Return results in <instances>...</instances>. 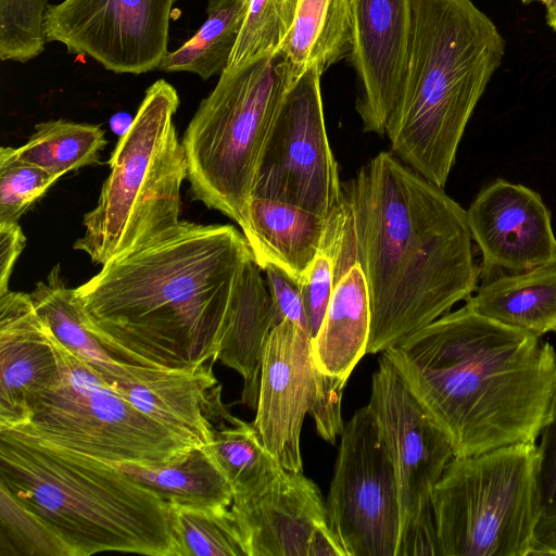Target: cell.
Instances as JSON below:
<instances>
[{"label": "cell", "instance_id": "obj_1", "mask_svg": "<svg viewBox=\"0 0 556 556\" xmlns=\"http://www.w3.org/2000/svg\"><path fill=\"white\" fill-rule=\"evenodd\" d=\"M321 249L334 278L357 262L370 303L367 353H382L467 301L478 288L465 211L393 153L342 185Z\"/></svg>", "mask_w": 556, "mask_h": 556}, {"label": "cell", "instance_id": "obj_2", "mask_svg": "<svg viewBox=\"0 0 556 556\" xmlns=\"http://www.w3.org/2000/svg\"><path fill=\"white\" fill-rule=\"evenodd\" d=\"M250 244L232 225L181 220L75 288L88 328L128 366L189 370L215 362Z\"/></svg>", "mask_w": 556, "mask_h": 556}, {"label": "cell", "instance_id": "obj_3", "mask_svg": "<svg viewBox=\"0 0 556 556\" xmlns=\"http://www.w3.org/2000/svg\"><path fill=\"white\" fill-rule=\"evenodd\" d=\"M382 354L455 456L535 443L540 437L556 380L549 342L466 303Z\"/></svg>", "mask_w": 556, "mask_h": 556}, {"label": "cell", "instance_id": "obj_4", "mask_svg": "<svg viewBox=\"0 0 556 556\" xmlns=\"http://www.w3.org/2000/svg\"><path fill=\"white\" fill-rule=\"evenodd\" d=\"M504 54V38L471 0H412L404 76L386 129L392 153L444 188Z\"/></svg>", "mask_w": 556, "mask_h": 556}, {"label": "cell", "instance_id": "obj_5", "mask_svg": "<svg viewBox=\"0 0 556 556\" xmlns=\"http://www.w3.org/2000/svg\"><path fill=\"white\" fill-rule=\"evenodd\" d=\"M0 482L49 525L70 556H174L170 504L104 460L0 430Z\"/></svg>", "mask_w": 556, "mask_h": 556}, {"label": "cell", "instance_id": "obj_6", "mask_svg": "<svg viewBox=\"0 0 556 556\" xmlns=\"http://www.w3.org/2000/svg\"><path fill=\"white\" fill-rule=\"evenodd\" d=\"M179 103L177 90L156 80L119 137L109 160L110 175L73 247L92 263L104 266L180 224V188L188 178V162L173 119Z\"/></svg>", "mask_w": 556, "mask_h": 556}, {"label": "cell", "instance_id": "obj_7", "mask_svg": "<svg viewBox=\"0 0 556 556\" xmlns=\"http://www.w3.org/2000/svg\"><path fill=\"white\" fill-rule=\"evenodd\" d=\"M290 88L278 54L224 71L182 146L192 198L243 226L260 160Z\"/></svg>", "mask_w": 556, "mask_h": 556}, {"label": "cell", "instance_id": "obj_8", "mask_svg": "<svg viewBox=\"0 0 556 556\" xmlns=\"http://www.w3.org/2000/svg\"><path fill=\"white\" fill-rule=\"evenodd\" d=\"M535 443L454 456L432 494L440 556H528L541 517Z\"/></svg>", "mask_w": 556, "mask_h": 556}, {"label": "cell", "instance_id": "obj_9", "mask_svg": "<svg viewBox=\"0 0 556 556\" xmlns=\"http://www.w3.org/2000/svg\"><path fill=\"white\" fill-rule=\"evenodd\" d=\"M49 334L59 381L36 399L28 422L13 431L108 463L161 465L200 445L139 412Z\"/></svg>", "mask_w": 556, "mask_h": 556}, {"label": "cell", "instance_id": "obj_10", "mask_svg": "<svg viewBox=\"0 0 556 556\" xmlns=\"http://www.w3.org/2000/svg\"><path fill=\"white\" fill-rule=\"evenodd\" d=\"M368 405L396 480L401 527L395 556H440L432 494L455 456L453 447L383 354Z\"/></svg>", "mask_w": 556, "mask_h": 556}, {"label": "cell", "instance_id": "obj_11", "mask_svg": "<svg viewBox=\"0 0 556 556\" xmlns=\"http://www.w3.org/2000/svg\"><path fill=\"white\" fill-rule=\"evenodd\" d=\"M326 510L345 556H395L401 527L396 480L368 404L343 426Z\"/></svg>", "mask_w": 556, "mask_h": 556}, {"label": "cell", "instance_id": "obj_12", "mask_svg": "<svg viewBox=\"0 0 556 556\" xmlns=\"http://www.w3.org/2000/svg\"><path fill=\"white\" fill-rule=\"evenodd\" d=\"M320 76L311 67L287 90L257 167L252 197L282 201L329 219L343 202L329 146Z\"/></svg>", "mask_w": 556, "mask_h": 556}, {"label": "cell", "instance_id": "obj_13", "mask_svg": "<svg viewBox=\"0 0 556 556\" xmlns=\"http://www.w3.org/2000/svg\"><path fill=\"white\" fill-rule=\"evenodd\" d=\"M177 0H64L48 4L46 41L88 55L116 74H143L168 53V28Z\"/></svg>", "mask_w": 556, "mask_h": 556}, {"label": "cell", "instance_id": "obj_14", "mask_svg": "<svg viewBox=\"0 0 556 556\" xmlns=\"http://www.w3.org/2000/svg\"><path fill=\"white\" fill-rule=\"evenodd\" d=\"M230 509L248 556H345L318 486L302 471L282 468L265 484L233 495Z\"/></svg>", "mask_w": 556, "mask_h": 556}, {"label": "cell", "instance_id": "obj_15", "mask_svg": "<svg viewBox=\"0 0 556 556\" xmlns=\"http://www.w3.org/2000/svg\"><path fill=\"white\" fill-rule=\"evenodd\" d=\"M467 219L482 256V282L502 275L556 268L551 213L534 190L496 179L480 190Z\"/></svg>", "mask_w": 556, "mask_h": 556}, {"label": "cell", "instance_id": "obj_16", "mask_svg": "<svg viewBox=\"0 0 556 556\" xmlns=\"http://www.w3.org/2000/svg\"><path fill=\"white\" fill-rule=\"evenodd\" d=\"M311 336L286 319L265 342L254 426L268 452L290 471H302L301 430L317 389Z\"/></svg>", "mask_w": 556, "mask_h": 556}, {"label": "cell", "instance_id": "obj_17", "mask_svg": "<svg viewBox=\"0 0 556 556\" xmlns=\"http://www.w3.org/2000/svg\"><path fill=\"white\" fill-rule=\"evenodd\" d=\"M355 109L367 132L386 135L406 65L412 0H351Z\"/></svg>", "mask_w": 556, "mask_h": 556}, {"label": "cell", "instance_id": "obj_18", "mask_svg": "<svg viewBox=\"0 0 556 556\" xmlns=\"http://www.w3.org/2000/svg\"><path fill=\"white\" fill-rule=\"evenodd\" d=\"M0 430L27 424L36 399L59 381V361L30 293L0 295Z\"/></svg>", "mask_w": 556, "mask_h": 556}, {"label": "cell", "instance_id": "obj_19", "mask_svg": "<svg viewBox=\"0 0 556 556\" xmlns=\"http://www.w3.org/2000/svg\"><path fill=\"white\" fill-rule=\"evenodd\" d=\"M211 364L189 370L128 366V375L108 386L154 421L207 445L215 427L233 417L222 402Z\"/></svg>", "mask_w": 556, "mask_h": 556}, {"label": "cell", "instance_id": "obj_20", "mask_svg": "<svg viewBox=\"0 0 556 556\" xmlns=\"http://www.w3.org/2000/svg\"><path fill=\"white\" fill-rule=\"evenodd\" d=\"M327 219L282 201L252 197L241 230L254 261L274 265L299 280L320 251Z\"/></svg>", "mask_w": 556, "mask_h": 556}, {"label": "cell", "instance_id": "obj_21", "mask_svg": "<svg viewBox=\"0 0 556 556\" xmlns=\"http://www.w3.org/2000/svg\"><path fill=\"white\" fill-rule=\"evenodd\" d=\"M370 303L364 273L357 262L334 278L321 327L312 340L317 369L346 379L367 354Z\"/></svg>", "mask_w": 556, "mask_h": 556}, {"label": "cell", "instance_id": "obj_22", "mask_svg": "<svg viewBox=\"0 0 556 556\" xmlns=\"http://www.w3.org/2000/svg\"><path fill=\"white\" fill-rule=\"evenodd\" d=\"M254 258L243 269L217 359L243 379L241 401L256 408L261 359L265 342L275 327L271 298Z\"/></svg>", "mask_w": 556, "mask_h": 556}, {"label": "cell", "instance_id": "obj_23", "mask_svg": "<svg viewBox=\"0 0 556 556\" xmlns=\"http://www.w3.org/2000/svg\"><path fill=\"white\" fill-rule=\"evenodd\" d=\"M351 51V0H299L293 25L277 54L291 86L311 67L323 75Z\"/></svg>", "mask_w": 556, "mask_h": 556}, {"label": "cell", "instance_id": "obj_24", "mask_svg": "<svg viewBox=\"0 0 556 556\" xmlns=\"http://www.w3.org/2000/svg\"><path fill=\"white\" fill-rule=\"evenodd\" d=\"M466 303L477 313L539 338L556 332V268L498 276Z\"/></svg>", "mask_w": 556, "mask_h": 556}, {"label": "cell", "instance_id": "obj_25", "mask_svg": "<svg viewBox=\"0 0 556 556\" xmlns=\"http://www.w3.org/2000/svg\"><path fill=\"white\" fill-rule=\"evenodd\" d=\"M109 464L170 505L219 509L230 507L233 500L228 479L204 445L161 465Z\"/></svg>", "mask_w": 556, "mask_h": 556}, {"label": "cell", "instance_id": "obj_26", "mask_svg": "<svg viewBox=\"0 0 556 556\" xmlns=\"http://www.w3.org/2000/svg\"><path fill=\"white\" fill-rule=\"evenodd\" d=\"M35 308L56 341L91 368L106 384L128 374L88 328L75 289L68 288L55 265L30 292Z\"/></svg>", "mask_w": 556, "mask_h": 556}, {"label": "cell", "instance_id": "obj_27", "mask_svg": "<svg viewBox=\"0 0 556 556\" xmlns=\"http://www.w3.org/2000/svg\"><path fill=\"white\" fill-rule=\"evenodd\" d=\"M248 0H208L206 20L200 29L174 52H168L159 70L189 72L203 80L227 68L247 11Z\"/></svg>", "mask_w": 556, "mask_h": 556}, {"label": "cell", "instance_id": "obj_28", "mask_svg": "<svg viewBox=\"0 0 556 556\" xmlns=\"http://www.w3.org/2000/svg\"><path fill=\"white\" fill-rule=\"evenodd\" d=\"M108 140L101 127L64 119L36 125L20 148H9L13 157L35 165L58 179L65 173L99 162Z\"/></svg>", "mask_w": 556, "mask_h": 556}, {"label": "cell", "instance_id": "obj_29", "mask_svg": "<svg viewBox=\"0 0 556 556\" xmlns=\"http://www.w3.org/2000/svg\"><path fill=\"white\" fill-rule=\"evenodd\" d=\"M204 446L225 473L233 495L265 484L283 468L263 444L254 424L236 417L230 426L217 425L213 440Z\"/></svg>", "mask_w": 556, "mask_h": 556}, {"label": "cell", "instance_id": "obj_30", "mask_svg": "<svg viewBox=\"0 0 556 556\" xmlns=\"http://www.w3.org/2000/svg\"><path fill=\"white\" fill-rule=\"evenodd\" d=\"M174 556H248L230 507L219 509L170 505Z\"/></svg>", "mask_w": 556, "mask_h": 556}, {"label": "cell", "instance_id": "obj_31", "mask_svg": "<svg viewBox=\"0 0 556 556\" xmlns=\"http://www.w3.org/2000/svg\"><path fill=\"white\" fill-rule=\"evenodd\" d=\"M299 0H248L244 20L225 71L277 54L293 25Z\"/></svg>", "mask_w": 556, "mask_h": 556}, {"label": "cell", "instance_id": "obj_32", "mask_svg": "<svg viewBox=\"0 0 556 556\" xmlns=\"http://www.w3.org/2000/svg\"><path fill=\"white\" fill-rule=\"evenodd\" d=\"M0 556H70L49 525L1 482Z\"/></svg>", "mask_w": 556, "mask_h": 556}, {"label": "cell", "instance_id": "obj_33", "mask_svg": "<svg viewBox=\"0 0 556 556\" xmlns=\"http://www.w3.org/2000/svg\"><path fill=\"white\" fill-rule=\"evenodd\" d=\"M58 180L35 165L0 150V224L17 223L28 207Z\"/></svg>", "mask_w": 556, "mask_h": 556}, {"label": "cell", "instance_id": "obj_34", "mask_svg": "<svg viewBox=\"0 0 556 556\" xmlns=\"http://www.w3.org/2000/svg\"><path fill=\"white\" fill-rule=\"evenodd\" d=\"M298 282L313 340L321 327L334 286L333 264L327 251L320 249Z\"/></svg>", "mask_w": 556, "mask_h": 556}, {"label": "cell", "instance_id": "obj_35", "mask_svg": "<svg viewBox=\"0 0 556 556\" xmlns=\"http://www.w3.org/2000/svg\"><path fill=\"white\" fill-rule=\"evenodd\" d=\"M538 486L541 517L556 515V380L547 418L540 432L538 445Z\"/></svg>", "mask_w": 556, "mask_h": 556}, {"label": "cell", "instance_id": "obj_36", "mask_svg": "<svg viewBox=\"0 0 556 556\" xmlns=\"http://www.w3.org/2000/svg\"><path fill=\"white\" fill-rule=\"evenodd\" d=\"M346 381L318 370L316 394L308 414L318 434L330 444L336 443L344 426L341 403Z\"/></svg>", "mask_w": 556, "mask_h": 556}, {"label": "cell", "instance_id": "obj_37", "mask_svg": "<svg viewBox=\"0 0 556 556\" xmlns=\"http://www.w3.org/2000/svg\"><path fill=\"white\" fill-rule=\"evenodd\" d=\"M263 271L273 302L275 326L288 319L309 334L298 280L274 265L267 266Z\"/></svg>", "mask_w": 556, "mask_h": 556}, {"label": "cell", "instance_id": "obj_38", "mask_svg": "<svg viewBox=\"0 0 556 556\" xmlns=\"http://www.w3.org/2000/svg\"><path fill=\"white\" fill-rule=\"evenodd\" d=\"M25 243L26 238L17 223L0 224V295L10 291V276Z\"/></svg>", "mask_w": 556, "mask_h": 556}, {"label": "cell", "instance_id": "obj_39", "mask_svg": "<svg viewBox=\"0 0 556 556\" xmlns=\"http://www.w3.org/2000/svg\"><path fill=\"white\" fill-rule=\"evenodd\" d=\"M556 556V515L540 517L528 556Z\"/></svg>", "mask_w": 556, "mask_h": 556}, {"label": "cell", "instance_id": "obj_40", "mask_svg": "<svg viewBox=\"0 0 556 556\" xmlns=\"http://www.w3.org/2000/svg\"><path fill=\"white\" fill-rule=\"evenodd\" d=\"M132 119L128 114L126 113H117L114 116H112L110 121V126L112 131H114L119 137L123 136L130 127Z\"/></svg>", "mask_w": 556, "mask_h": 556}, {"label": "cell", "instance_id": "obj_41", "mask_svg": "<svg viewBox=\"0 0 556 556\" xmlns=\"http://www.w3.org/2000/svg\"><path fill=\"white\" fill-rule=\"evenodd\" d=\"M521 1L525 3H530V2H535V1L543 2L544 0H521Z\"/></svg>", "mask_w": 556, "mask_h": 556}]
</instances>
